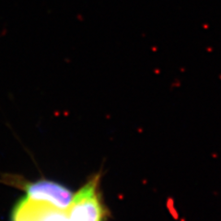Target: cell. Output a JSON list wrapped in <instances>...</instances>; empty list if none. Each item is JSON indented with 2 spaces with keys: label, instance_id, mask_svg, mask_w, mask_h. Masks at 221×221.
Here are the masks:
<instances>
[{
  "label": "cell",
  "instance_id": "3",
  "mask_svg": "<svg viewBox=\"0 0 221 221\" xmlns=\"http://www.w3.org/2000/svg\"><path fill=\"white\" fill-rule=\"evenodd\" d=\"M24 190L27 196L48 202L63 209L70 205L74 195L73 193L63 184L48 180H40L26 184Z\"/></svg>",
  "mask_w": 221,
  "mask_h": 221
},
{
  "label": "cell",
  "instance_id": "2",
  "mask_svg": "<svg viewBox=\"0 0 221 221\" xmlns=\"http://www.w3.org/2000/svg\"><path fill=\"white\" fill-rule=\"evenodd\" d=\"M67 208H59L48 202L25 195L15 205L10 220L66 221Z\"/></svg>",
  "mask_w": 221,
  "mask_h": 221
},
{
  "label": "cell",
  "instance_id": "1",
  "mask_svg": "<svg viewBox=\"0 0 221 221\" xmlns=\"http://www.w3.org/2000/svg\"><path fill=\"white\" fill-rule=\"evenodd\" d=\"M109 210L101 190V174H95L76 193L67 208L66 221H108Z\"/></svg>",
  "mask_w": 221,
  "mask_h": 221
}]
</instances>
